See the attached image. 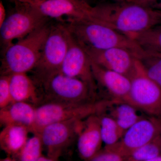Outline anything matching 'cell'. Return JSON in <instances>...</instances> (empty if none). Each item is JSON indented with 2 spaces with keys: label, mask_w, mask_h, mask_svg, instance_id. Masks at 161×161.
Instances as JSON below:
<instances>
[{
  "label": "cell",
  "mask_w": 161,
  "mask_h": 161,
  "mask_svg": "<svg viewBox=\"0 0 161 161\" xmlns=\"http://www.w3.org/2000/svg\"><path fill=\"white\" fill-rule=\"evenodd\" d=\"M91 62L92 72L97 86H100L105 90L112 99L126 103L131 87L130 78Z\"/></svg>",
  "instance_id": "5bb4252c"
},
{
  "label": "cell",
  "mask_w": 161,
  "mask_h": 161,
  "mask_svg": "<svg viewBox=\"0 0 161 161\" xmlns=\"http://www.w3.org/2000/svg\"><path fill=\"white\" fill-rule=\"evenodd\" d=\"M1 161H16L14 159V158H13L11 157L8 156L6 158L2 159H1Z\"/></svg>",
  "instance_id": "f546056e"
},
{
  "label": "cell",
  "mask_w": 161,
  "mask_h": 161,
  "mask_svg": "<svg viewBox=\"0 0 161 161\" xmlns=\"http://www.w3.org/2000/svg\"><path fill=\"white\" fill-rule=\"evenodd\" d=\"M84 120L63 121L43 127L38 134L46 147L47 156L59 159L78 137Z\"/></svg>",
  "instance_id": "9c48e42d"
},
{
  "label": "cell",
  "mask_w": 161,
  "mask_h": 161,
  "mask_svg": "<svg viewBox=\"0 0 161 161\" xmlns=\"http://www.w3.org/2000/svg\"><path fill=\"white\" fill-rule=\"evenodd\" d=\"M36 119V108L24 102H15L0 109V123L5 127L18 125L28 128L32 132Z\"/></svg>",
  "instance_id": "2e32d148"
},
{
  "label": "cell",
  "mask_w": 161,
  "mask_h": 161,
  "mask_svg": "<svg viewBox=\"0 0 161 161\" xmlns=\"http://www.w3.org/2000/svg\"><path fill=\"white\" fill-rule=\"evenodd\" d=\"M10 77V75H1L0 78V109L14 103L9 85Z\"/></svg>",
  "instance_id": "d4e9b609"
},
{
  "label": "cell",
  "mask_w": 161,
  "mask_h": 161,
  "mask_svg": "<svg viewBox=\"0 0 161 161\" xmlns=\"http://www.w3.org/2000/svg\"><path fill=\"white\" fill-rule=\"evenodd\" d=\"M60 73L82 80L96 93L98 86L92 72L91 59L85 50L71 34Z\"/></svg>",
  "instance_id": "7c38bea8"
},
{
  "label": "cell",
  "mask_w": 161,
  "mask_h": 161,
  "mask_svg": "<svg viewBox=\"0 0 161 161\" xmlns=\"http://www.w3.org/2000/svg\"><path fill=\"white\" fill-rule=\"evenodd\" d=\"M128 1H132L145 6L161 10V0H128Z\"/></svg>",
  "instance_id": "4316f807"
},
{
  "label": "cell",
  "mask_w": 161,
  "mask_h": 161,
  "mask_svg": "<svg viewBox=\"0 0 161 161\" xmlns=\"http://www.w3.org/2000/svg\"><path fill=\"white\" fill-rule=\"evenodd\" d=\"M10 91L14 102H24L38 104L41 97L37 86L27 73H16L10 75Z\"/></svg>",
  "instance_id": "e0dca14e"
},
{
  "label": "cell",
  "mask_w": 161,
  "mask_h": 161,
  "mask_svg": "<svg viewBox=\"0 0 161 161\" xmlns=\"http://www.w3.org/2000/svg\"><path fill=\"white\" fill-rule=\"evenodd\" d=\"M139 60L148 77L161 88V58L146 55Z\"/></svg>",
  "instance_id": "cb8c5ba5"
},
{
  "label": "cell",
  "mask_w": 161,
  "mask_h": 161,
  "mask_svg": "<svg viewBox=\"0 0 161 161\" xmlns=\"http://www.w3.org/2000/svg\"><path fill=\"white\" fill-rule=\"evenodd\" d=\"M27 127L18 125L4 127L0 133V147L9 156L17 157L28 140Z\"/></svg>",
  "instance_id": "ac0fdd59"
},
{
  "label": "cell",
  "mask_w": 161,
  "mask_h": 161,
  "mask_svg": "<svg viewBox=\"0 0 161 161\" xmlns=\"http://www.w3.org/2000/svg\"><path fill=\"white\" fill-rule=\"evenodd\" d=\"M70 34L64 22L52 24L40 59L33 73L34 80L41 87L50 78L59 74L69 45Z\"/></svg>",
  "instance_id": "5b68a950"
},
{
  "label": "cell",
  "mask_w": 161,
  "mask_h": 161,
  "mask_svg": "<svg viewBox=\"0 0 161 161\" xmlns=\"http://www.w3.org/2000/svg\"><path fill=\"white\" fill-rule=\"evenodd\" d=\"M161 136V119L143 117L126 131L118 142L105 148L118 153L124 157Z\"/></svg>",
  "instance_id": "30bf717a"
},
{
  "label": "cell",
  "mask_w": 161,
  "mask_h": 161,
  "mask_svg": "<svg viewBox=\"0 0 161 161\" xmlns=\"http://www.w3.org/2000/svg\"><path fill=\"white\" fill-rule=\"evenodd\" d=\"M52 25L50 22L47 23L3 52L1 75L32 71L40 59Z\"/></svg>",
  "instance_id": "3957f363"
},
{
  "label": "cell",
  "mask_w": 161,
  "mask_h": 161,
  "mask_svg": "<svg viewBox=\"0 0 161 161\" xmlns=\"http://www.w3.org/2000/svg\"><path fill=\"white\" fill-rule=\"evenodd\" d=\"M109 1H124L126 0H109Z\"/></svg>",
  "instance_id": "4dcf8cb0"
},
{
  "label": "cell",
  "mask_w": 161,
  "mask_h": 161,
  "mask_svg": "<svg viewBox=\"0 0 161 161\" xmlns=\"http://www.w3.org/2000/svg\"><path fill=\"white\" fill-rule=\"evenodd\" d=\"M130 78L131 87L126 103L161 119V88L148 77L139 59Z\"/></svg>",
  "instance_id": "52a82bcc"
},
{
  "label": "cell",
  "mask_w": 161,
  "mask_h": 161,
  "mask_svg": "<svg viewBox=\"0 0 161 161\" xmlns=\"http://www.w3.org/2000/svg\"><path fill=\"white\" fill-rule=\"evenodd\" d=\"M89 19L103 23L131 39L161 24V10L132 1H110L93 6Z\"/></svg>",
  "instance_id": "6da1fadb"
},
{
  "label": "cell",
  "mask_w": 161,
  "mask_h": 161,
  "mask_svg": "<svg viewBox=\"0 0 161 161\" xmlns=\"http://www.w3.org/2000/svg\"><path fill=\"white\" fill-rule=\"evenodd\" d=\"M91 61L98 65L130 78L139 59L133 53L121 47L103 50L85 49Z\"/></svg>",
  "instance_id": "4fadbf2b"
},
{
  "label": "cell",
  "mask_w": 161,
  "mask_h": 161,
  "mask_svg": "<svg viewBox=\"0 0 161 161\" xmlns=\"http://www.w3.org/2000/svg\"><path fill=\"white\" fill-rule=\"evenodd\" d=\"M125 157L118 153L104 148L88 160L84 161H124Z\"/></svg>",
  "instance_id": "484cf974"
},
{
  "label": "cell",
  "mask_w": 161,
  "mask_h": 161,
  "mask_svg": "<svg viewBox=\"0 0 161 161\" xmlns=\"http://www.w3.org/2000/svg\"><path fill=\"white\" fill-rule=\"evenodd\" d=\"M64 23L70 33L85 49L121 47L132 52L139 59L146 55L134 40L96 20H67Z\"/></svg>",
  "instance_id": "7a4b0ae2"
},
{
  "label": "cell",
  "mask_w": 161,
  "mask_h": 161,
  "mask_svg": "<svg viewBox=\"0 0 161 161\" xmlns=\"http://www.w3.org/2000/svg\"><path fill=\"white\" fill-rule=\"evenodd\" d=\"M28 3L49 19L82 20L91 16L93 6L86 0H12Z\"/></svg>",
  "instance_id": "8fae6325"
},
{
  "label": "cell",
  "mask_w": 161,
  "mask_h": 161,
  "mask_svg": "<svg viewBox=\"0 0 161 161\" xmlns=\"http://www.w3.org/2000/svg\"><path fill=\"white\" fill-rule=\"evenodd\" d=\"M109 115L114 119L122 132H125L143 118L138 114L137 109L126 103H119L110 108Z\"/></svg>",
  "instance_id": "ffe728a7"
},
{
  "label": "cell",
  "mask_w": 161,
  "mask_h": 161,
  "mask_svg": "<svg viewBox=\"0 0 161 161\" xmlns=\"http://www.w3.org/2000/svg\"><path fill=\"white\" fill-rule=\"evenodd\" d=\"M36 161H60L59 159L52 158L49 157H45L42 156L40 158L38 159Z\"/></svg>",
  "instance_id": "f1b7e54d"
},
{
  "label": "cell",
  "mask_w": 161,
  "mask_h": 161,
  "mask_svg": "<svg viewBox=\"0 0 161 161\" xmlns=\"http://www.w3.org/2000/svg\"><path fill=\"white\" fill-rule=\"evenodd\" d=\"M103 142L101 133L100 115H93L83 121L77 137L78 154L87 160L100 150Z\"/></svg>",
  "instance_id": "9a60e30c"
},
{
  "label": "cell",
  "mask_w": 161,
  "mask_h": 161,
  "mask_svg": "<svg viewBox=\"0 0 161 161\" xmlns=\"http://www.w3.org/2000/svg\"><path fill=\"white\" fill-rule=\"evenodd\" d=\"M6 12L5 6L2 1L0 2V26L5 22L6 19Z\"/></svg>",
  "instance_id": "83f0119b"
},
{
  "label": "cell",
  "mask_w": 161,
  "mask_h": 161,
  "mask_svg": "<svg viewBox=\"0 0 161 161\" xmlns=\"http://www.w3.org/2000/svg\"><path fill=\"white\" fill-rule=\"evenodd\" d=\"M13 1V11L0 26L3 52L14 43L15 40L23 39L49 22V18L28 3Z\"/></svg>",
  "instance_id": "8992f818"
},
{
  "label": "cell",
  "mask_w": 161,
  "mask_h": 161,
  "mask_svg": "<svg viewBox=\"0 0 161 161\" xmlns=\"http://www.w3.org/2000/svg\"><path fill=\"white\" fill-rule=\"evenodd\" d=\"M132 39L147 56L161 58V26L147 30Z\"/></svg>",
  "instance_id": "d6986e66"
},
{
  "label": "cell",
  "mask_w": 161,
  "mask_h": 161,
  "mask_svg": "<svg viewBox=\"0 0 161 161\" xmlns=\"http://www.w3.org/2000/svg\"><path fill=\"white\" fill-rule=\"evenodd\" d=\"M43 145L40 135L34 134L28 139L18 156L19 161H36L42 155Z\"/></svg>",
  "instance_id": "603a6c76"
},
{
  "label": "cell",
  "mask_w": 161,
  "mask_h": 161,
  "mask_svg": "<svg viewBox=\"0 0 161 161\" xmlns=\"http://www.w3.org/2000/svg\"><path fill=\"white\" fill-rule=\"evenodd\" d=\"M40 88L45 103H83L95 101L96 93L87 84L60 73L50 78Z\"/></svg>",
  "instance_id": "ba28073f"
},
{
  "label": "cell",
  "mask_w": 161,
  "mask_h": 161,
  "mask_svg": "<svg viewBox=\"0 0 161 161\" xmlns=\"http://www.w3.org/2000/svg\"><path fill=\"white\" fill-rule=\"evenodd\" d=\"M100 115L101 133L103 142L105 144V147H111L120 140L124 133L114 119L110 115Z\"/></svg>",
  "instance_id": "44dd1931"
},
{
  "label": "cell",
  "mask_w": 161,
  "mask_h": 161,
  "mask_svg": "<svg viewBox=\"0 0 161 161\" xmlns=\"http://www.w3.org/2000/svg\"><path fill=\"white\" fill-rule=\"evenodd\" d=\"M161 136L136 149L125 157L124 161H146L161 155Z\"/></svg>",
  "instance_id": "7402d4cb"
},
{
  "label": "cell",
  "mask_w": 161,
  "mask_h": 161,
  "mask_svg": "<svg viewBox=\"0 0 161 161\" xmlns=\"http://www.w3.org/2000/svg\"><path fill=\"white\" fill-rule=\"evenodd\" d=\"M113 99L95 101L83 103H45L36 108V121L32 132L38 134L47 125L58 122L84 120L93 115H100L116 104Z\"/></svg>",
  "instance_id": "277c9868"
}]
</instances>
